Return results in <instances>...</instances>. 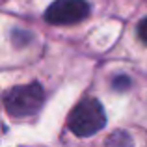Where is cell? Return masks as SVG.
Returning <instances> with one entry per match:
<instances>
[{"label":"cell","mask_w":147,"mask_h":147,"mask_svg":"<svg viewBox=\"0 0 147 147\" xmlns=\"http://www.w3.org/2000/svg\"><path fill=\"white\" fill-rule=\"evenodd\" d=\"M106 125V115H104L102 104L97 99H84L73 108L69 114L67 127L73 134L80 138L93 136Z\"/></svg>","instance_id":"1"},{"label":"cell","mask_w":147,"mask_h":147,"mask_svg":"<svg viewBox=\"0 0 147 147\" xmlns=\"http://www.w3.org/2000/svg\"><path fill=\"white\" fill-rule=\"evenodd\" d=\"M138 37H140L144 43H147V17L138 24Z\"/></svg>","instance_id":"5"},{"label":"cell","mask_w":147,"mask_h":147,"mask_svg":"<svg viewBox=\"0 0 147 147\" xmlns=\"http://www.w3.org/2000/svg\"><path fill=\"white\" fill-rule=\"evenodd\" d=\"M43 88L37 82H34L9 90L4 97V106H6V112L13 117H26V115H32L39 110L43 104Z\"/></svg>","instance_id":"2"},{"label":"cell","mask_w":147,"mask_h":147,"mask_svg":"<svg viewBox=\"0 0 147 147\" xmlns=\"http://www.w3.org/2000/svg\"><path fill=\"white\" fill-rule=\"evenodd\" d=\"M129 84H130V80L127 78V76H117V78L114 80V88L115 90H127V88H129Z\"/></svg>","instance_id":"4"},{"label":"cell","mask_w":147,"mask_h":147,"mask_svg":"<svg viewBox=\"0 0 147 147\" xmlns=\"http://www.w3.org/2000/svg\"><path fill=\"white\" fill-rule=\"evenodd\" d=\"M90 15V4L86 0H54L45 11V21L50 24H75Z\"/></svg>","instance_id":"3"}]
</instances>
